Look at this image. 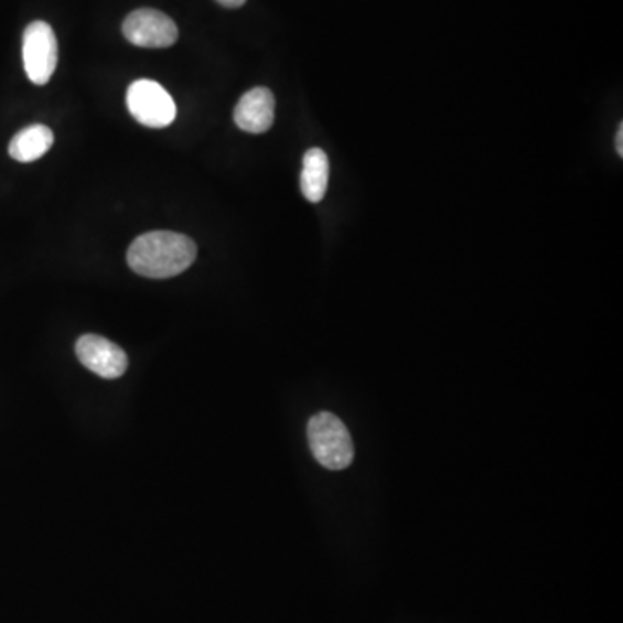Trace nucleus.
Returning <instances> with one entry per match:
<instances>
[{
  "instance_id": "9b49d317",
  "label": "nucleus",
  "mask_w": 623,
  "mask_h": 623,
  "mask_svg": "<svg viewBox=\"0 0 623 623\" xmlns=\"http://www.w3.org/2000/svg\"><path fill=\"white\" fill-rule=\"evenodd\" d=\"M218 4L224 6V8L236 9L241 8L246 4V0H217Z\"/></svg>"
},
{
  "instance_id": "9d476101",
  "label": "nucleus",
  "mask_w": 623,
  "mask_h": 623,
  "mask_svg": "<svg viewBox=\"0 0 623 623\" xmlns=\"http://www.w3.org/2000/svg\"><path fill=\"white\" fill-rule=\"evenodd\" d=\"M615 148H616V153H619V157L622 158L623 157V125H620L619 132H616Z\"/></svg>"
},
{
  "instance_id": "7ed1b4c3",
  "label": "nucleus",
  "mask_w": 623,
  "mask_h": 623,
  "mask_svg": "<svg viewBox=\"0 0 623 623\" xmlns=\"http://www.w3.org/2000/svg\"><path fill=\"white\" fill-rule=\"evenodd\" d=\"M127 106L139 123L165 129L178 117L172 96L154 80H136L127 90Z\"/></svg>"
},
{
  "instance_id": "423d86ee",
  "label": "nucleus",
  "mask_w": 623,
  "mask_h": 623,
  "mask_svg": "<svg viewBox=\"0 0 623 623\" xmlns=\"http://www.w3.org/2000/svg\"><path fill=\"white\" fill-rule=\"evenodd\" d=\"M78 361L87 369L105 379L123 376L129 367V357L117 343L103 339L99 334H84L75 346Z\"/></svg>"
},
{
  "instance_id": "1a4fd4ad",
  "label": "nucleus",
  "mask_w": 623,
  "mask_h": 623,
  "mask_svg": "<svg viewBox=\"0 0 623 623\" xmlns=\"http://www.w3.org/2000/svg\"><path fill=\"white\" fill-rule=\"evenodd\" d=\"M53 144V130L41 123L30 125L12 137L9 154L12 160L20 161V163H32L44 157Z\"/></svg>"
},
{
  "instance_id": "f03ea898",
  "label": "nucleus",
  "mask_w": 623,
  "mask_h": 623,
  "mask_svg": "<svg viewBox=\"0 0 623 623\" xmlns=\"http://www.w3.org/2000/svg\"><path fill=\"white\" fill-rule=\"evenodd\" d=\"M310 451L321 466L331 471L345 470L354 461V443L345 422L331 412H319L307 427Z\"/></svg>"
},
{
  "instance_id": "39448f33",
  "label": "nucleus",
  "mask_w": 623,
  "mask_h": 623,
  "mask_svg": "<svg viewBox=\"0 0 623 623\" xmlns=\"http://www.w3.org/2000/svg\"><path fill=\"white\" fill-rule=\"evenodd\" d=\"M123 35L130 44L144 49H165L179 39L178 24L158 9H137L123 21Z\"/></svg>"
},
{
  "instance_id": "f257e3e1",
  "label": "nucleus",
  "mask_w": 623,
  "mask_h": 623,
  "mask_svg": "<svg viewBox=\"0 0 623 623\" xmlns=\"http://www.w3.org/2000/svg\"><path fill=\"white\" fill-rule=\"evenodd\" d=\"M193 239L172 230L146 233L130 245L127 261L130 269L149 279L175 278L196 260Z\"/></svg>"
},
{
  "instance_id": "20e7f679",
  "label": "nucleus",
  "mask_w": 623,
  "mask_h": 623,
  "mask_svg": "<svg viewBox=\"0 0 623 623\" xmlns=\"http://www.w3.org/2000/svg\"><path fill=\"white\" fill-rule=\"evenodd\" d=\"M24 72L35 85H45L57 66L56 33L45 21H33L23 33Z\"/></svg>"
},
{
  "instance_id": "6e6552de",
  "label": "nucleus",
  "mask_w": 623,
  "mask_h": 623,
  "mask_svg": "<svg viewBox=\"0 0 623 623\" xmlns=\"http://www.w3.org/2000/svg\"><path fill=\"white\" fill-rule=\"evenodd\" d=\"M327 184H330L327 154L319 148L309 149L303 157L302 175H300L303 196L310 203L322 202V197L326 196Z\"/></svg>"
},
{
  "instance_id": "0eeeda50",
  "label": "nucleus",
  "mask_w": 623,
  "mask_h": 623,
  "mask_svg": "<svg viewBox=\"0 0 623 623\" xmlns=\"http://www.w3.org/2000/svg\"><path fill=\"white\" fill-rule=\"evenodd\" d=\"M276 99L267 87H255L239 99L234 121L248 133H266L272 127Z\"/></svg>"
}]
</instances>
